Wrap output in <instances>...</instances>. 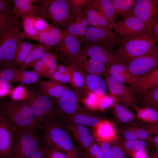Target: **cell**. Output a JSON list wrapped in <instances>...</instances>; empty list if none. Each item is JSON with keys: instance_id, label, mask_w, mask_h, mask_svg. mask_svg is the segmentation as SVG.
I'll use <instances>...</instances> for the list:
<instances>
[{"instance_id": "obj_1", "label": "cell", "mask_w": 158, "mask_h": 158, "mask_svg": "<svg viewBox=\"0 0 158 158\" xmlns=\"http://www.w3.org/2000/svg\"><path fill=\"white\" fill-rule=\"evenodd\" d=\"M122 38L119 49L115 51L126 64L158 49L154 38L147 32H140Z\"/></svg>"}, {"instance_id": "obj_2", "label": "cell", "mask_w": 158, "mask_h": 158, "mask_svg": "<svg viewBox=\"0 0 158 158\" xmlns=\"http://www.w3.org/2000/svg\"><path fill=\"white\" fill-rule=\"evenodd\" d=\"M12 15L0 30V66L1 68L12 66L17 46L23 40V32L21 30L22 21H18Z\"/></svg>"}, {"instance_id": "obj_3", "label": "cell", "mask_w": 158, "mask_h": 158, "mask_svg": "<svg viewBox=\"0 0 158 158\" xmlns=\"http://www.w3.org/2000/svg\"><path fill=\"white\" fill-rule=\"evenodd\" d=\"M42 125V144L44 148L55 149L67 155L79 158L78 150L69 135L54 117Z\"/></svg>"}, {"instance_id": "obj_4", "label": "cell", "mask_w": 158, "mask_h": 158, "mask_svg": "<svg viewBox=\"0 0 158 158\" xmlns=\"http://www.w3.org/2000/svg\"><path fill=\"white\" fill-rule=\"evenodd\" d=\"M1 114L10 124L16 128L35 127L42 130V125L37 119L30 108L24 102L11 101L3 102L1 105Z\"/></svg>"}, {"instance_id": "obj_5", "label": "cell", "mask_w": 158, "mask_h": 158, "mask_svg": "<svg viewBox=\"0 0 158 158\" xmlns=\"http://www.w3.org/2000/svg\"><path fill=\"white\" fill-rule=\"evenodd\" d=\"M37 5L44 19L49 20L54 27L67 29L71 23L73 17L70 0H40Z\"/></svg>"}, {"instance_id": "obj_6", "label": "cell", "mask_w": 158, "mask_h": 158, "mask_svg": "<svg viewBox=\"0 0 158 158\" xmlns=\"http://www.w3.org/2000/svg\"><path fill=\"white\" fill-rule=\"evenodd\" d=\"M35 127L16 128L11 150V158H27L43 146L42 135Z\"/></svg>"}, {"instance_id": "obj_7", "label": "cell", "mask_w": 158, "mask_h": 158, "mask_svg": "<svg viewBox=\"0 0 158 158\" xmlns=\"http://www.w3.org/2000/svg\"><path fill=\"white\" fill-rule=\"evenodd\" d=\"M54 47L66 66L71 65L80 68L83 61L86 59L85 46H82L79 39L74 36H66Z\"/></svg>"}, {"instance_id": "obj_8", "label": "cell", "mask_w": 158, "mask_h": 158, "mask_svg": "<svg viewBox=\"0 0 158 158\" xmlns=\"http://www.w3.org/2000/svg\"><path fill=\"white\" fill-rule=\"evenodd\" d=\"M81 44L85 46H99L111 51L121 44L122 38L113 31L89 27L84 37L79 39Z\"/></svg>"}, {"instance_id": "obj_9", "label": "cell", "mask_w": 158, "mask_h": 158, "mask_svg": "<svg viewBox=\"0 0 158 158\" xmlns=\"http://www.w3.org/2000/svg\"><path fill=\"white\" fill-rule=\"evenodd\" d=\"M23 101L42 124L53 117L54 99L40 92H32Z\"/></svg>"}, {"instance_id": "obj_10", "label": "cell", "mask_w": 158, "mask_h": 158, "mask_svg": "<svg viewBox=\"0 0 158 158\" xmlns=\"http://www.w3.org/2000/svg\"><path fill=\"white\" fill-rule=\"evenodd\" d=\"M80 97L76 91L69 88L60 97L54 99L56 107L54 108V113H56L63 118L81 111L79 106Z\"/></svg>"}, {"instance_id": "obj_11", "label": "cell", "mask_w": 158, "mask_h": 158, "mask_svg": "<svg viewBox=\"0 0 158 158\" xmlns=\"http://www.w3.org/2000/svg\"><path fill=\"white\" fill-rule=\"evenodd\" d=\"M131 12L144 23L149 33L152 36L153 21L154 18L158 16V7L156 1L137 0Z\"/></svg>"}, {"instance_id": "obj_12", "label": "cell", "mask_w": 158, "mask_h": 158, "mask_svg": "<svg viewBox=\"0 0 158 158\" xmlns=\"http://www.w3.org/2000/svg\"><path fill=\"white\" fill-rule=\"evenodd\" d=\"M105 83L111 93L118 97L124 104L133 107L136 105L137 99L131 87L126 86L107 73L105 75Z\"/></svg>"}, {"instance_id": "obj_13", "label": "cell", "mask_w": 158, "mask_h": 158, "mask_svg": "<svg viewBox=\"0 0 158 158\" xmlns=\"http://www.w3.org/2000/svg\"><path fill=\"white\" fill-rule=\"evenodd\" d=\"M126 64L135 78L145 75L158 67V49L133 59Z\"/></svg>"}, {"instance_id": "obj_14", "label": "cell", "mask_w": 158, "mask_h": 158, "mask_svg": "<svg viewBox=\"0 0 158 158\" xmlns=\"http://www.w3.org/2000/svg\"><path fill=\"white\" fill-rule=\"evenodd\" d=\"M113 28L114 32L122 38L140 32H149L144 23L131 12L119 22L115 23Z\"/></svg>"}, {"instance_id": "obj_15", "label": "cell", "mask_w": 158, "mask_h": 158, "mask_svg": "<svg viewBox=\"0 0 158 158\" xmlns=\"http://www.w3.org/2000/svg\"><path fill=\"white\" fill-rule=\"evenodd\" d=\"M16 128L2 115L0 116V158H11Z\"/></svg>"}, {"instance_id": "obj_16", "label": "cell", "mask_w": 158, "mask_h": 158, "mask_svg": "<svg viewBox=\"0 0 158 158\" xmlns=\"http://www.w3.org/2000/svg\"><path fill=\"white\" fill-rule=\"evenodd\" d=\"M62 124L61 125L70 136L85 150L96 142L86 126L65 122Z\"/></svg>"}, {"instance_id": "obj_17", "label": "cell", "mask_w": 158, "mask_h": 158, "mask_svg": "<svg viewBox=\"0 0 158 158\" xmlns=\"http://www.w3.org/2000/svg\"><path fill=\"white\" fill-rule=\"evenodd\" d=\"M66 36L65 30L51 25L43 30L39 31L34 36L27 35L23 33L24 39L35 40L40 43L51 47L58 44Z\"/></svg>"}, {"instance_id": "obj_18", "label": "cell", "mask_w": 158, "mask_h": 158, "mask_svg": "<svg viewBox=\"0 0 158 158\" xmlns=\"http://www.w3.org/2000/svg\"><path fill=\"white\" fill-rule=\"evenodd\" d=\"M12 1L13 4L12 14L16 18L39 17L44 19L40 9L30 0H13Z\"/></svg>"}, {"instance_id": "obj_19", "label": "cell", "mask_w": 158, "mask_h": 158, "mask_svg": "<svg viewBox=\"0 0 158 158\" xmlns=\"http://www.w3.org/2000/svg\"><path fill=\"white\" fill-rule=\"evenodd\" d=\"M85 54L86 57L89 56L96 58L107 67L123 61L114 50L111 52L99 46H85Z\"/></svg>"}, {"instance_id": "obj_20", "label": "cell", "mask_w": 158, "mask_h": 158, "mask_svg": "<svg viewBox=\"0 0 158 158\" xmlns=\"http://www.w3.org/2000/svg\"><path fill=\"white\" fill-rule=\"evenodd\" d=\"M70 76V83L80 96L87 97L90 92L88 88L85 80V73L80 68L71 65H66Z\"/></svg>"}, {"instance_id": "obj_21", "label": "cell", "mask_w": 158, "mask_h": 158, "mask_svg": "<svg viewBox=\"0 0 158 158\" xmlns=\"http://www.w3.org/2000/svg\"><path fill=\"white\" fill-rule=\"evenodd\" d=\"M63 119V122L94 128L104 120L95 114L82 111L65 117Z\"/></svg>"}, {"instance_id": "obj_22", "label": "cell", "mask_w": 158, "mask_h": 158, "mask_svg": "<svg viewBox=\"0 0 158 158\" xmlns=\"http://www.w3.org/2000/svg\"><path fill=\"white\" fill-rule=\"evenodd\" d=\"M106 71L107 73L124 83L130 85L135 78L123 61L107 67Z\"/></svg>"}, {"instance_id": "obj_23", "label": "cell", "mask_w": 158, "mask_h": 158, "mask_svg": "<svg viewBox=\"0 0 158 158\" xmlns=\"http://www.w3.org/2000/svg\"><path fill=\"white\" fill-rule=\"evenodd\" d=\"M94 128V136L95 139L111 141L118 137L115 126L110 121L104 120Z\"/></svg>"}, {"instance_id": "obj_24", "label": "cell", "mask_w": 158, "mask_h": 158, "mask_svg": "<svg viewBox=\"0 0 158 158\" xmlns=\"http://www.w3.org/2000/svg\"><path fill=\"white\" fill-rule=\"evenodd\" d=\"M52 48L51 47L41 43L36 44L21 65L20 69L26 70L32 67L37 61L41 59L44 54Z\"/></svg>"}, {"instance_id": "obj_25", "label": "cell", "mask_w": 158, "mask_h": 158, "mask_svg": "<svg viewBox=\"0 0 158 158\" xmlns=\"http://www.w3.org/2000/svg\"><path fill=\"white\" fill-rule=\"evenodd\" d=\"M69 88L60 82L53 80H43L41 83L40 91L57 99Z\"/></svg>"}, {"instance_id": "obj_26", "label": "cell", "mask_w": 158, "mask_h": 158, "mask_svg": "<svg viewBox=\"0 0 158 158\" xmlns=\"http://www.w3.org/2000/svg\"><path fill=\"white\" fill-rule=\"evenodd\" d=\"M88 4L95 9H98L114 26L116 23L115 13L111 0H90Z\"/></svg>"}, {"instance_id": "obj_27", "label": "cell", "mask_w": 158, "mask_h": 158, "mask_svg": "<svg viewBox=\"0 0 158 158\" xmlns=\"http://www.w3.org/2000/svg\"><path fill=\"white\" fill-rule=\"evenodd\" d=\"M139 90L142 92L158 87V67L149 73L139 77L136 82Z\"/></svg>"}, {"instance_id": "obj_28", "label": "cell", "mask_w": 158, "mask_h": 158, "mask_svg": "<svg viewBox=\"0 0 158 158\" xmlns=\"http://www.w3.org/2000/svg\"><path fill=\"white\" fill-rule=\"evenodd\" d=\"M118 139L122 147L126 154L133 158L138 152L145 150L147 146L146 141L137 140L126 139L118 135Z\"/></svg>"}, {"instance_id": "obj_29", "label": "cell", "mask_w": 158, "mask_h": 158, "mask_svg": "<svg viewBox=\"0 0 158 158\" xmlns=\"http://www.w3.org/2000/svg\"><path fill=\"white\" fill-rule=\"evenodd\" d=\"M123 104L119 102L114 103L112 107V111L115 117L119 122L128 123L136 118L134 114Z\"/></svg>"}, {"instance_id": "obj_30", "label": "cell", "mask_w": 158, "mask_h": 158, "mask_svg": "<svg viewBox=\"0 0 158 158\" xmlns=\"http://www.w3.org/2000/svg\"><path fill=\"white\" fill-rule=\"evenodd\" d=\"M85 78L87 87L90 92L100 96L105 95L106 91V84L101 77L85 73Z\"/></svg>"}, {"instance_id": "obj_31", "label": "cell", "mask_w": 158, "mask_h": 158, "mask_svg": "<svg viewBox=\"0 0 158 158\" xmlns=\"http://www.w3.org/2000/svg\"><path fill=\"white\" fill-rule=\"evenodd\" d=\"M89 25L86 16L76 18L75 22L71 23L65 30L66 35H71L79 39L85 36Z\"/></svg>"}, {"instance_id": "obj_32", "label": "cell", "mask_w": 158, "mask_h": 158, "mask_svg": "<svg viewBox=\"0 0 158 158\" xmlns=\"http://www.w3.org/2000/svg\"><path fill=\"white\" fill-rule=\"evenodd\" d=\"M81 68L86 74L95 75L101 77L107 71L104 64L97 59L91 57L88 60H85L82 62Z\"/></svg>"}, {"instance_id": "obj_33", "label": "cell", "mask_w": 158, "mask_h": 158, "mask_svg": "<svg viewBox=\"0 0 158 158\" xmlns=\"http://www.w3.org/2000/svg\"><path fill=\"white\" fill-rule=\"evenodd\" d=\"M133 108L136 112V118L139 120L149 123H158V111L148 107H140L136 105Z\"/></svg>"}, {"instance_id": "obj_34", "label": "cell", "mask_w": 158, "mask_h": 158, "mask_svg": "<svg viewBox=\"0 0 158 158\" xmlns=\"http://www.w3.org/2000/svg\"><path fill=\"white\" fill-rule=\"evenodd\" d=\"M35 45V44L25 41L23 40L20 41L16 47L13 65H15L20 68Z\"/></svg>"}, {"instance_id": "obj_35", "label": "cell", "mask_w": 158, "mask_h": 158, "mask_svg": "<svg viewBox=\"0 0 158 158\" xmlns=\"http://www.w3.org/2000/svg\"><path fill=\"white\" fill-rule=\"evenodd\" d=\"M15 76L13 83L19 82L26 85L36 83L38 80V75L34 71H27L15 67Z\"/></svg>"}, {"instance_id": "obj_36", "label": "cell", "mask_w": 158, "mask_h": 158, "mask_svg": "<svg viewBox=\"0 0 158 158\" xmlns=\"http://www.w3.org/2000/svg\"><path fill=\"white\" fill-rule=\"evenodd\" d=\"M114 8L115 14H119L125 17L132 11L136 0H111Z\"/></svg>"}, {"instance_id": "obj_37", "label": "cell", "mask_w": 158, "mask_h": 158, "mask_svg": "<svg viewBox=\"0 0 158 158\" xmlns=\"http://www.w3.org/2000/svg\"><path fill=\"white\" fill-rule=\"evenodd\" d=\"M141 100L143 106L152 108L158 111V87L147 92Z\"/></svg>"}, {"instance_id": "obj_38", "label": "cell", "mask_w": 158, "mask_h": 158, "mask_svg": "<svg viewBox=\"0 0 158 158\" xmlns=\"http://www.w3.org/2000/svg\"><path fill=\"white\" fill-rule=\"evenodd\" d=\"M15 67L12 65L1 68L0 72V87H6L13 83L15 76Z\"/></svg>"}, {"instance_id": "obj_39", "label": "cell", "mask_w": 158, "mask_h": 158, "mask_svg": "<svg viewBox=\"0 0 158 158\" xmlns=\"http://www.w3.org/2000/svg\"><path fill=\"white\" fill-rule=\"evenodd\" d=\"M87 4L88 8L85 16L89 24L93 27L100 28L102 14L90 5L88 4Z\"/></svg>"}, {"instance_id": "obj_40", "label": "cell", "mask_w": 158, "mask_h": 158, "mask_svg": "<svg viewBox=\"0 0 158 158\" xmlns=\"http://www.w3.org/2000/svg\"><path fill=\"white\" fill-rule=\"evenodd\" d=\"M58 59V57L55 53L49 51L44 54L41 59L44 64L49 68L56 71L58 65L56 60Z\"/></svg>"}, {"instance_id": "obj_41", "label": "cell", "mask_w": 158, "mask_h": 158, "mask_svg": "<svg viewBox=\"0 0 158 158\" xmlns=\"http://www.w3.org/2000/svg\"><path fill=\"white\" fill-rule=\"evenodd\" d=\"M89 0H70V3L72 8L73 17H76V18L81 17L82 8L87 4Z\"/></svg>"}, {"instance_id": "obj_42", "label": "cell", "mask_w": 158, "mask_h": 158, "mask_svg": "<svg viewBox=\"0 0 158 158\" xmlns=\"http://www.w3.org/2000/svg\"><path fill=\"white\" fill-rule=\"evenodd\" d=\"M110 142L112 158H126V154L120 144L118 137Z\"/></svg>"}, {"instance_id": "obj_43", "label": "cell", "mask_w": 158, "mask_h": 158, "mask_svg": "<svg viewBox=\"0 0 158 158\" xmlns=\"http://www.w3.org/2000/svg\"><path fill=\"white\" fill-rule=\"evenodd\" d=\"M84 157V158H104L96 142L89 149L85 150Z\"/></svg>"}, {"instance_id": "obj_44", "label": "cell", "mask_w": 158, "mask_h": 158, "mask_svg": "<svg viewBox=\"0 0 158 158\" xmlns=\"http://www.w3.org/2000/svg\"><path fill=\"white\" fill-rule=\"evenodd\" d=\"M104 158H112V151L110 141L95 139Z\"/></svg>"}, {"instance_id": "obj_45", "label": "cell", "mask_w": 158, "mask_h": 158, "mask_svg": "<svg viewBox=\"0 0 158 158\" xmlns=\"http://www.w3.org/2000/svg\"><path fill=\"white\" fill-rule=\"evenodd\" d=\"M135 131L138 140L149 141L152 134L142 126L132 127Z\"/></svg>"}, {"instance_id": "obj_46", "label": "cell", "mask_w": 158, "mask_h": 158, "mask_svg": "<svg viewBox=\"0 0 158 158\" xmlns=\"http://www.w3.org/2000/svg\"><path fill=\"white\" fill-rule=\"evenodd\" d=\"M32 20L33 26L38 32L43 30L51 25L40 17H32Z\"/></svg>"}, {"instance_id": "obj_47", "label": "cell", "mask_w": 158, "mask_h": 158, "mask_svg": "<svg viewBox=\"0 0 158 158\" xmlns=\"http://www.w3.org/2000/svg\"><path fill=\"white\" fill-rule=\"evenodd\" d=\"M67 156L65 153L55 149L50 148L46 150V158H66Z\"/></svg>"}, {"instance_id": "obj_48", "label": "cell", "mask_w": 158, "mask_h": 158, "mask_svg": "<svg viewBox=\"0 0 158 158\" xmlns=\"http://www.w3.org/2000/svg\"><path fill=\"white\" fill-rule=\"evenodd\" d=\"M123 138L130 140H138L137 135L132 127L126 128L122 131Z\"/></svg>"}, {"instance_id": "obj_49", "label": "cell", "mask_w": 158, "mask_h": 158, "mask_svg": "<svg viewBox=\"0 0 158 158\" xmlns=\"http://www.w3.org/2000/svg\"><path fill=\"white\" fill-rule=\"evenodd\" d=\"M12 1L0 0V12H12L13 7Z\"/></svg>"}, {"instance_id": "obj_50", "label": "cell", "mask_w": 158, "mask_h": 158, "mask_svg": "<svg viewBox=\"0 0 158 158\" xmlns=\"http://www.w3.org/2000/svg\"><path fill=\"white\" fill-rule=\"evenodd\" d=\"M46 150L42 146L34 152L27 158H45L46 157Z\"/></svg>"}, {"instance_id": "obj_51", "label": "cell", "mask_w": 158, "mask_h": 158, "mask_svg": "<svg viewBox=\"0 0 158 158\" xmlns=\"http://www.w3.org/2000/svg\"><path fill=\"white\" fill-rule=\"evenodd\" d=\"M141 126L147 130L151 134L158 135V123L151 124L143 122Z\"/></svg>"}, {"instance_id": "obj_52", "label": "cell", "mask_w": 158, "mask_h": 158, "mask_svg": "<svg viewBox=\"0 0 158 158\" xmlns=\"http://www.w3.org/2000/svg\"><path fill=\"white\" fill-rule=\"evenodd\" d=\"M12 16V12H0V30L8 21Z\"/></svg>"}, {"instance_id": "obj_53", "label": "cell", "mask_w": 158, "mask_h": 158, "mask_svg": "<svg viewBox=\"0 0 158 158\" xmlns=\"http://www.w3.org/2000/svg\"><path fill=\"white\" fill-rule=\"evenodd\" d=\"M152 32V36L156 42H158V16L155 18L154 20Z\"/></svg>"}, {"instance_id": "obj_54", "label": "cell", "mask_w": 158, "mask_h": 158, "mask_svg": "<svg viewBox=\"0 0 158 158\" xmlns=\"http://www.w3.org/2000/svg\"><path fill=\"white\" fill-rule=\"evenodd\" d=\"M62 77V74L59 71L56 70L53 75L51 80H53L61 82Z\"/></svg>"}, {"instance_id": "obj_55", "label": "cell", "mask_w": 158, "mask_h": 158, "mask_svg": "<svg viewBox=\"0 0 158 158\" xmlns=\"http://www.w3.org/2000/svg\"><path fill=\"white\" fill-rule=\"evenodd\" d=\"M147 158H158V149L155 148L151 150Z\"/></svg>"}, {"instance_id": "obj_56", "label": "cell", "mask_w": 158, "mask_h": 158, "mask_svg": "<svg viewBox=\"0 0 158 158\" xmlns=\"http://www.w3.org/2000/svg\"><path fill=\"white\" fill-rule=\"evenodd\" d=\"M32 67L34 69L33 71H35L38 75H40L41 76L42 73V67L35 65H33Z\"/></svg>"}, {"instance_id": "obj_57", "label": "cell", "mask_w": 158, "mask_h": 158, "mask_svg": "<svg viewBox=\"0 0 158 158\" xmlns=\"http://www.w3.org/2000/svg\"><path fill=\"white\" fill-rule=\"evenodd\" d=\"M149 141L154 144L158 143V135H154L151 137Z\"/></svg>"}, {"instance_id": "obj_58", "label": "cell", "mask_w": 158, "mask_h": 158, "mask_svg": "<svg viewBox=\"0 0 158 158\" xmlns=\"http://www.w3.org/2000/svg\"><path fill=\"white\" fill-rule=\"evenodd\" d=\"M44 65L41 59H40L37 61L33 65H35L42 67Z\"/></svg>"}, {"instance_id": "obj_59", "label": "cell", "mask_w": 158, "mask_h": 158, "mask_svg": "<svg viewBox=\"0 0 158 158\" xmlns=\"http://www.w3.org/2000/svg\"><path fill=\"white\" fill-rule=\"evenodd\" d=\"M66 158H79L73 156L67 155Z\"/></svg>"}, {"instance_id": "obj_60", "label": "cell", "mask_w": 158, "mask_h": 158, "mask_svg": "<svg viewBox=\"0 0 158 158\" xmlns=\"http://www.w3.org/2000/svg\"><path fill=\"white\" fill-rule=\"evenodd\" d=\"M155 146V148H156V149H158V143H156V144H154Z\"/></svg>"}, {"instance_id": "obj_61", "label": "cell", "mask_w": 158, "mask_h": 158, "mask_svg": "<svg viewBox=\"0 0 158 158\" xmlns=\"http://www.w3.org/2000/svg\"><path fill=\"white\" fill-rule=\"evenodd\" d=\"M155 1H156V5L157 6V7H158V0H156Z\"/></svg>"}, {"instance_id": "obj_62", "label": "cell", "mask_w": 158, "mask_h": 158, "mask_svg": "<svg viewBox=\"0 0 158 158\" xmlns=\"http://www.w3.org/2000/svg\"><path fill=\"white\" fill-rule=\"evenodd\" d=\"M45 158H46V157H45Z\"/></svg>"}]
</instances>
